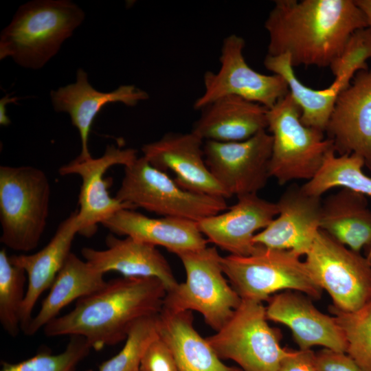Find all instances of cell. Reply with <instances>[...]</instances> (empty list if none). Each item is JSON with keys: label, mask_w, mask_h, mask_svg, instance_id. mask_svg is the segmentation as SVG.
Wrapping results in <instances>:
<instances>
[{"label": "cell", "mask_w": 371, "mask_h": 371, "mask_svg": "<svg viewBox=\"0 0 371 371\" xmlns=\"http://www.w3.org/2000/svg\"><path fill=\"white\" fill-rule=\"evenodd\" d=\"M264 26L267 54H287L293 67H330L351 35L368 27L355 0H276Z\"/></svg>", "instance_id": "1"}, {"label": "cell", "mask_w": 371, "mask_h": 371, "mask_svg": "<svg viewBox=\"0 0 371 371\" xmlns=\"http://www.w3.org/2000/svg\"><path fill=\"white\" fill-rule=\"evenodd\" d=\"M167 289L155 278L122 277L77 300L73 310L44 328L47 337L78 335L100 350L126 339L138 319L159 313Z\"/></svg>", "instance_id": "2"}, {"label": "cell", "mask_w": 371, "mask_h": 371, "mask_svg": "<svg viewBox=\"0 0 371 371\" xmlns=\"http://www.w3.org/2000/svg\"><path fill=\"white\" fill-rule=\"evenodd\" d=\"M85 14L69 0H35L21 5L0 36V59L42 68L82 23Z\"/></svg>", "instance_id": "3"}, {"label": "cell", "mask_w": 371, "mask_h": 371, "mask_svg": "<svg viewBox=\"0 0 371 371\" xmlns=\"http://www.w3.org/2000/svg\"><path fill=\"white\" fill-rule=\"evenodd\" d=\"M50 184L33 166L0 167V241L17 251L34 249L47 225Z\"/></svg>", "instance_id": "4"}, {"label": "cell", "mask_w": 371, "mask_h": 371, "mask_svg": "<svg viewBox=\"0 0 371 371\" xmlns=\"http://www.w3.org/2000/svg\"><path fill=\"white\" fill-rule=\"evenodd\" d=\"M300 256L291 250L257 245L248 256H222L229 282L242 300L262 302L280 291H297L320 298L323 289L314 280Z\"/></svg>", "instance_id": "5"}, {"label": "cell", "mask_w": 371, "mask_h": 371, "mask_svg": "<svg viewBox=\"0 0 371 371\" xmlns=\"http://www.w3.org/2000/svg\"><path fill=\"white\" fill-rule=\"evenodd\" d=\"M300 117V109L289 92L268 110L267 130L272 137L269 175L281 186L311 179L334 148L324 132L305 126Z\"/></svg>", "instance_id": "6"}, {"label": "cell", "mask_w": 371, "mask_h": 371, "mask_svg": "<svg viewBox=\"0 0 371 371\" xmlns=\"http://www.w3.org/2000/svg\"><path fill=\"white\" fill-rule=\"evenodd\" d=\"M186 280L167 292L163 307L175 311L199 313L216 332L232 317L242 299L227 280L222 256L215 247L177 255Z\"/></svg>", "instance_id": "7"}, {"label": "cell", "mask_w": 371, "mask_h": 371, "mask_svg": "<svg viewBox=\"0 0 371 371\" xmlns=\"http://www.w3.org/2000/svg\"><path fill=\"white\" fill-rule=\"evenodd\" d=\"M115 198L160 216L195 222L227 209L225 198L183 189L144 156L124 167Z\"/></svg>", "instance_id": "8"}, {"label": "cell", "mask_w": 371, "mask_h": 371, "mask_svg": "<svg viewBox=\"0 0 371 371\" xmlns=\"http://www.w3.org/2000/svg\"><path fill=\"white\" fill-rule=\"evenodd\" d=\"M262 302L242 300L230 319L206 338L221 359L235 361L243 371H278L289 349L281 334L267 323Z\"/></svg>", "instance_id": "9"}, {"label": "cell", "mask_w": 371, "mask_h": 371, "mask_svg": "<svg viewBox=\"0 0 371 371\" xmlns=\"http://www.w3.org/2000/svg\"><path fill=\"white\" fill-rule=\"evenodd\" d=\"M305 256L307 269L333 306L352 312L371 300V268L359 252L319 229Z\"/></svg>", "instance_id": "10"}, {"label": "cell", "mask_w": 371, "mask_h": 371, "mask_svg": "<svg viewBox=\"0 0 371 371\" xmlns=\"http://www.w3.org/2000/svg\"><path fill=\"white\" fill-rule=\"evenodd\" d=\"M245 45V40L236 34L225 38L219 57L220 69L204 74V91L194 103L196 110L227 95L240 97L271 109L289 92L282 76L263 74L249 66L243 55Z\"/></svg>", "instance_id": "11"}, {"label": "cell", "mask_w": 371, "mask_h": 371, "mask_svg": "<svg viewBox=\"0 0 371 371\" xmlns=\"http://www.w3.org/2000/svg\"><path fill=\"white\" fill-rule=\"evenodd\" d=\"M272 137L267 130L243 141L204 142L206 165L227 194H258L270 178Z\"/></svg>", "instance_id": "12"}, {"label": "cell", "mask_w": 371, "mask_h": 371, "mask_svg": "<svg viewBox=\"0 0 371 371\" xmlns=\"http://www.w3.org/2000/svg\"><path fill=\"white\" fill-rule=\"evenodd\" d=\"M137 157L136 150L121 148L111 144L106 146L100 157H91L83 160L76 157L59 168L60 175H77L82 179L79 210H77L79 234L91 237L95 234L98 224H102L117 212L122 209L134 210L131 205L110 195L111 183L104 175L111 166L122 165L125 167Z\"/></svg>", "instance_id": "13"}, {"label": "cell", "mask_w": 371, "mask_h": 371, "mask_svg": "<svg viewBox=\"0 0 371 371\" xmlns=\"http://www.w3.org/2000/svg\"><path fill=\"white\" fill-rule=\"evenodd\" d=\"M325 132L336 153L359 155L371 170V69L359 71L339 95Z\"/></svg>", "instance_id": "14"}, {"label": "cell", "mask_w": 371, "mask_h": 371, "mask_svg": "<svg viewBox=\"0 0 371 371\" xmlns=\"http://www.w3.org/2000/svg\"><path fill=\"white\" fill-rule=\"evenodd\" d=\"M278 215L254 237L256 245L307 254L320 229L321 197L289 186L276 202Z\"/></svg>", "instance_id": "15"}, {"label": "cell", "mask_w": 371, "mask_h": 371, "mask_svg": "<svg viewBox=\"0 0 371 371\" xmlns=\"http://www.w3.org/2000/svg\"><path fill=\"white\" fill-rule=\"evenodd\" d=\"M204 141L192 131L169 133L142 147L143 156L155 168L175 174V182L185 190L229 198L208 169Z\"/></svg>", "instance_id": "16"}, {"label": "cell", "mask_w": 371, "mask_h": 371, "mask_svg": "<svg viewBox=\"0 0 371 371\" xmlns=\"http://www.w3.org/2000/svg\"><path fill=\"white\" fill-rule=\"evenodd\" d=\"M237 199L227 212L205 218L197 225L207 241L231 255L244 256L255 251L254 236L265 229L278 212L276 203L262 199L258 194Z\"/></svg>", "instance_id": "17"}, {"label": "cell", "mask_w": 371, "mask_h": 371, "mask_svg": "<svg viewBox=\"0 0 371 371\" xmlns=\"http://www.w3.org/2000/svg\"><path fill=\"white\" fill-rule=\"evenodd\" d=\"M268 301L265 307L267 319L286 325L300 349L322 346L346 352L344 333L335 317L319 311L305 294L285 291Z\"/></svg>", "instance_id": "18"}, {"label": "cell", "mask_w": 371, "mask_h": 371, "mask_svg": "<svg viewBox=\"0 0 371 371\" xmlns=\"http://www.w3.org/2000/svg\"><path fill=\"white\" fill-rule=\"evenodd\" d=\"M50 96L54 110L68 113L78 131L81 152L77 158L80 160L92 157L88 148L89 135L103 106L115 102L134 106L148 98L146 91L132 85H120L111 92L99 91L89 84L88 75L82 68L77 70L76 82L51 91Z\"/></svg>", "instance_id": "19"}, {"label": "cell", "mask_w": 371, "mask_h": 371, "mask_svg": "<svg viewBox=\"0 0 371 371\" xmlns=\"http://www.w3.org/2000/svg\"><path fill=\"white\" fill-rule=\"evenodd\" d=\"M106 244L105 249L81 250L85 260L101 273L117 271L123 277L155 278L163 282L167 292L179 284L168 262L155 246L113 234L106 236Z\"/></svg>", "instance_id": "20"}, {"label": "cell", "mask_w": 371, "mask_h": 371, "mask_svg": "<svg viewBox=\"0 0 371 371\" xmlns=\"http://www.w3.org/2000/svg\"><path fill=\"white\" fill-rule=\"evenodd\" d=\"M102 225L111 233L131 237L176 255L207 247L197 222L175 217L151 218L133 209H122Z\"/></svg>", "instance_id": "21"}, {"label": "cell", "mask_w": 371, "mask_h": 371, "mask_svg": "<svg viewBox=\"0 0 371 371\" xmlns=\"http://www.w3.org/2000/svg\"><path fill=\"white\" fill-rule=\"evenodd\" d=\"M79 232L77 210L58 225L49 243L32 254L10 256L13 264L22 268L27 278L25 300L21 313V330L27 327L32 311L42 293L49 289L69 254L73 240Z\"/></svg>", "instance_id": "22"}, {"label": "cell", "mask_w": 371, "mask_h": 371, "mask_svg": "<svg viewBox=\"0 0 371 371\" xmlns=\"http://www.w3.org/2000/svg\"><path fill=\"white\" fill-rule=\"evenodd\" d=\"M268 110L240 97H222L199 110L192 132L203 141H243L267 129Z\"/></svg>", "instance_id": "23"}, {"label": "cell", "mask_w": 371, "mask_h": 371, "mask_svg": "<svg viewBox=\"0 0 371 371\" xmlns=\"http://www.w3.org/2000/svg\"><path fill=\"white\" fill-rule=\"evenodd\" d=\"M157 320L159 337L170 350L179 371H243L222 361L194 327L192 311L163 307Z\"/></svg>", "instance_id": "24"}, {"label": "cell", "mask_w": 371, "mask_h": 371, "mask_svg": "<svg viewBox=\"0 0 371 371\" xmlns=\"http://www.w3.org/2000/svg\"><path fill=\"white\" fill-rule=\"evenodd\" d=\"M104 273L86 260L71 253L53 282L49 292L43 300L37 314L23 331L33 335L58 317L66 306L104 286Z\"/></svg>", "instance_id": "25"}, {"label": "cell", "mask_w": 371, "mask_h": 371, "mask_svg": "<svg viewBox=\"0 0 371 371\" xmlns=\"http://www.w3.org/2000/svg\"><path fill=\"white\" fill-rule=\"evenodd\" d=\"M320 229L359 252L371 243V210L366 196L340 188L322 201Z\"/></svg>", "instance_id": "26"}, {"label": "cell", "mask_w": 371, "mask_h": 371, "mask_svg": "<svg viewBox=\"0 0 371 371\" xmlns=\"http://www.w3.org/2000/svg\"><path fill=\"white\" fill-rule=\"evenodd\" d=\"M264 65L272 74L280 76L286 80L289 93L300 109L302 124L325 133L339 95L350 84L354 77L344 76L335 78L329 87L317 90L300 81L287 54H267Z\"/></svg>", "instance_id": "27"}, {"label": "cell", "mask_w": 371, "mask_h": 371, "mask_svg": "<svg viewBox=\"0 0 371 371\" xmlns=\"http://www.w3.org/2000/svg\"><path fill=\"white\" fill-rule=\"evenodd\" d=\"M336 153L334 148L328 152L318 172L301 186L302 190L318 197L335 188L371 196V177L363 170L364 160L353 153Z\"/></svg>", "instance_id": "28"}, {"label": "cell", "mask_w": 371, "mask_h": 371, "mask_svg": "<svg viewBox=\"0 0 371 371\" xmlns=\"http://www.w3.org/2000/svg\"><path fill=\"white\" fill-rule=\"evenodd\" d=\"M27 281L25 271L13 265L5 249L0 251V322L11 337L21 330V313Z\"/></svg>", "instance_id": "29"}, {"label": "cell", "mask_w": 371, "mask_h": 371, "mask_svg": "<svg viewBox=\"0 0 371 371\" xmlns=\"http://www.w3.org/2000/svg\"><path fill=\"white\" fill-rule=\"evenodd\" d=\"M341 328L348 354L364 371H371V300L359 309L348 312L329 306Z\"/></svg>", "instance_id": "30"}, {"label": "cell", "mask_w": 371, "mask_h": 371, "mask_svg": "<svg viewBox=\"0 0 371 371\" xmlns=\"http://www.w3.org/2000/svg\"><path fill=\"white\" fill-rule=\"evenodd\" d=\"M157 315L142 317L130 328L122 348L102 362L98 371H135L146 352L158 337Z\"/></svg>", "instance_id": "31"}, {"label": "cell", "mask_w": 371, "mask_h": 371, "mask_svg": "<svg viewBox=\"0 0 371 371\" xmlns=\"http://www.w3.org/2000/svg\"><path fill=\"white\" fill-rule=\"evenodd\" d=\"M91 348L80 336H71L66 348L60 353L41 352L18 363H2L1 371H76V366Z\"/></svg>", "instance_id": "32"}, {"label": "cell", "mask_w": 371, "mask_h": 371, "mask_svg": "<svg viewBox=\"0 0 371 371\" xmlns=\"http://www.w3.org/2000/svg\"><path fill=\"white\" fill-rule=\"evenodd\" d=\"M371 60V28L355 32L338 58L330 66L335 78L348 75L354 77L360 70L368 69Z\"/></svg>", "instance_id": "33"}, {"label": "cell", "mask_w": 371, "mask_h": 371, "mask_svg": "<svg viewBox=\"0 0 371 371\" xmlns=\"http://www.w3.org/2000/svg\"><path fill=\"white\" fill-rule=\"evenodd\" d=\"M139 371H179L174 358L165 343L158 337L143 357Z\"/></svg>", "instance_id": "34"}, {"label": "cell", "mask_w": 371, "mask_h": 371, "mask_svg": "<svg viewBox=\"0 0 371 371\" xmlns=\"http://www.w3.org/2000/svg\"><path fill=\"white\" fill-rule=\"evenodd\" d=\"M317 371H364L346 352L324 348L315 352Z\"/></svg>", "instance_id": "35"}, {"label": "cell", "mask_w": 371, "mask_h": 371, "mask_svg": "<svg viewBox=\"0 0 371 371\" xmlns=\"http://www.w3.org/2000/svg\"><path fill=\"white\" fill-rule=\"evenodd\" d=\"M278 371H317L315 352L311 349H289L281 360Z\"/></svg>", "instance_id": "36"}, {"label": "cell", "mask_w": 371, "mask_h": 371, "mask_svg": "<svg viewBox=\"0 0 371 371\" xmlns=\"http://www.w3.org/2000/svg\"><path fill=\"white\" fill-rule=\"evenodd\" d=\"M19 98L17 97H10L5 95L0 101V124L3 126H8L10 124L9 117L6 115V105L10 102H16Z\"/></svg>", "instance_id": "37"}, {"label": "cell", "mask_w": 371, "mask_h": 371, "mask_svg": "<svg viewBox=\"0 0 371 371\" xmlns=\"http://www.w3.org/2000/svg\"><path fill=\"white\" fill-rule=\"evenodd\" d=\"M355 2L365 15L368 27L371 28V0H355Z\"/></svg>", "instance_id": "38"}, {"label": "cell", "mask_w": 371, "mask_h": 371, "mask_svg": "<svg viewBox=\"0 0 371 371\" xmlns=\"http://www.w3.org/2000/svg\"><path fill=\"white\" fill-rule=\"evenodd\" d=\"M366 258L368 260L371 268V243L365 248Z\"/></svg>", "instance_id": "39"}, {"label": "cell", "mask_w": 371, "mask_h": 371, "mask_svg": "<svg viewBox=\"0 0 371 371\" xmlns=\"http://www.w3.org/2000/svg\"><path fill=\"white\" fill-rule=\"evenodd\" d=\"M85 371H93V370H91V369H89V370H85Z\"/></svg>", "instance_id": "40"}, {"label": "cell", "mask_w": 371, "mask_h": 371, "mask_svg": "<svg viewBox=\"0 0 371 371\" xmlns=\"http://www.w3.org/2000/svg\"><path fill=\"white\" fill-rule=\"evenodd\" d=\"M135 371H139V369H137V370H135Z\"/></svg>", "instance_id": "41"}]
</instances>
